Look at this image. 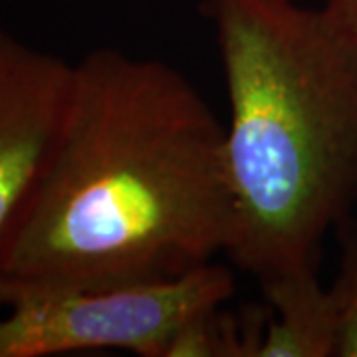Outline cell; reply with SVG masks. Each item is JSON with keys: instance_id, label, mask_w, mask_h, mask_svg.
I'll list each match as a JSON object with an SVG mask.
<instances>
[{"instance_id": "6", "label": "cell", "mask_w": 357, "mask_h": 357, "mask_svg": "<svg viewBox=\"0 0 357 357\" xmlns=\"http://www.w3.org/2000/svg\"><path fill=\"white\" fill-rule=\"evenodd\" d=\"M264 321L266 306L211 307L177 333L167 357H258Z\"/></svg>"}, {"instance_id": "4", "label": "cell", "mask_w": 357, "mask_h": 357, "mask_svg": "<svg viewBox=\"0 0 357 357\" xmlns=\"http://www.w3.org/2000/svg\"><path fill=\"white\" fill-rule=\"evenodd\" d=\"M74 64L0 28V262L64 126Z\"/></svg>"}, {"instance_id": "1", "label": "cell", "mask_w": 357, "mask_h": 357, "mask_svg": "<svg viewBox=\"0 0 357 357\" xmlns=\"http://www.w3.org/2000/svg\"><path fill=\"white\" fill-rule=\"evenodd\" d=\"M225 126L178 68L100 46L74 64L48 169L0 262L16 296L161 282L225 255Z\"/></svg>"}, {"instance_id": "3", "label": "cell", "mask_w": 357, "mask_h": 357, "mask_svg": "<svg viewBox=\"0 0 357 357\" xmlns=\"http://www.w3.org/2000/svg\"><path fill=\"white\" fill-rule=\"evenodd\" d=\"M232 296L234 276L215 260L171 280L22 294L4 304L0 357L88 349L167 357L192 318L227 304Z\"/></svg>"}, {"instance_id": "8", "label": "cell", "mask_w": 357, "mask_h": 357, "mask_svg": "<svg viewBox=\"0 0 357 357\" xmlns=\"http://www.w3.org/2000/svg\"><path fill=\"white\" fill-rule=\"evenodd\" d=\"M319 8L357 54V0H321Z\"/></svg>"}, {"instance_id": "2", "label": "cell", "mask_w": 357, "mask_h": 357, "mask_svg": "<svg viewBox=\"0 0 357 357\" xmlns=\"http://www.w3.org/2000/svg\"><path fill=\"white\" fill-rule=\"evenodd\" d=\"M229 98L227 252L260 286L318 272L357 206V54L300 0H204Z\"/></svg>"}, {"instance_id": "7", "label": "cell", "mask_w": 357, "mask_h": 357, "mask_svg": "<svg viewBox=\"0 0 357 357\" xmlns=\"http://www.w3.org/2000/svg\"><path fill=\"white\" fill-rule=\"evenodd\" d=\"M340 238L337 272L330 284L335 314V354L357 357V220L347 218L335 230Z\"/></svg>"}, {"instance_id": "5", "label": "cell", "mask_w": 357, "mask_h": 357, "mask_svg": "<svg viewBox=\"0 0 357 357\" xmlns=\"http://www.w3.org/2000/svg\"><path fill=\"white\" fill-rule=\"evenodd\" d=\"M266 321L258 357H333L335 314L330 286L318 272L260 286Z\"/></svg>"}]
</instances>
